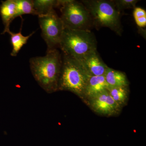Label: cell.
<instances>
[{
	"label": "cell",
	"instance_id": "cell-1",
	"mask_svg": "<svg viewBox=\"0 0 146 146\" xmlns=\"http://www.w3.org/2000/svg\"><path fill=\"white\" fill-rule=\"evenodd\" d=\"M46 53L44 56L31 58L30 67L39 86L47 93H51L58 89L62 58L57 49Z\"/></svg>",
	"mask_w": 146,
	"mask_h": 146
},
{
	"label": "cell",
	"instance_id": "cell-2",
	"mask_svg": "<svg viewBox=\"0 0 146 146\" xmlns=\"http://www.w3.org/2000/svg\"><path fill=\"white\" fill-rule=\"evenodd\" d=\"M59 47L63 54L78 60L97 50L96 39L90 31L64 28Z\"/></svg>",
	"mask_w": 146,
	"mask_h": 146
},
{
	"label": "cell",
	"instance_id": "cell-3",
	"mask_svg": "<svg viewBox=\"0 0 146 146\" xmlns=\"http://www.w3.org/2000/svg\"><path fill=\"white\" fill-rule=\"evenodd\" d=\"M82 3L89 11L93 25L110 29L118 35L121 34L120 12L112 1L85 0Z\"/></svg>",
	"mask_w": 146,
	"mask_h": 146
},
{
	"label": "cell",
	"instance_id": "cell-4",
	"mask_svg": "<svg viewBox=\"0 0 146 146\" xmlns=\"http://www.w3.org/2000/svg\"><path fill=\"white\" fill-rule=\"evenodd\" d=\"M89 76L77 60L63 54L58 89L81 96L84 93Z\"/></svg>",
	"mask_w": 146,
	"mask_h": 146
},
{
	"label": "cell",
	"instance_id": "cell-5",
	"mask_svg": "<svg viewBox=\"0 0 146 146\" xmlns=\"http://www.w3.org/2000/svg\"><path fill=\"white\" fill-rule=\"evenodd\" d=\"M60 18L64 28L71 29L90 31L93 25L89 11L80 2L60 0Z\"/></svg>",
	"mask_w": 146,
	"mask_h": 146
},
{
	"label": "cell",
	"instance_id": "cell-6",
	"mask_svg": "<svg viewBox=\"0 0 146 146\" xmlns=\"http://www.w3.org/2000/svg\"><path fill=\"white\" fill-rule=\"evenodd\" d=\"M38 16L42 38L47 45L46 52L57 49L64 29L60 17L54 9L46 15Z\"/></svg>",
	"mask_w": 146,
	"mask_h": 146
},
{
	"label": "cell",
	"instance_id": "cell-7",
	"mask_svg": "<svg viewBox=\"0 0 146 146\" xmlns=\"http://www.w3.org/2000/svg\"><path fill=\"white\" fill-rule=\"evenodd\" d=\"M76 60L89 76L104 75L108 68L100 57L97 50Z\"/></svg>",
	"mask_w": 146,
	"mask_h": 146
},
{
	"label": "cell",
	"instance_id": "cell-8",
	"mask_svg": "<svg viewBox=\"0 0 146 146\" xmlns=\"http://www.w3.org/2000/svg\"><path fill=\"white\" fill-rule=\"evenodd\" d=\"M91 106L96 112L104 115H111L118 111L119 107L106 90L91 99Z\"/></svg>",
	"mask_w": 146,
	"mask_h": 146
},
{
	"label": "cell",
	"instance_id": "cell-9",
	"mask_svg": "<svg viewBox=\"0 0 146 146\" xmlns=\"http://www.w3.org/2000/svg\"><path fill=\"white\" fill-rule=\"evenodd\" d=\"M108 89L104 75L89 76L84 94L91 99Z\"/></svg>",
	"mask_w": 146,
	"mask_h": 146
},
{
	"label": "cell",
	"instance_id": "cell-10",
	"mask_svg": "<svg viewBox=\"0 0 146 146\" xmlns=\"http://www.w3.org/2000/svg\"><path fill=\"white\" fill-rule=\"evenodd\" d=\"M16 6L15 0H7L1 1L0 5V14L5 28L1 34H5L10 31L11 23L15 19Z\"/></svg>",
	"mask_w": 146,
	"mask_h": 146
},
{
	"label": "cell",
	"instance_id": "cell-11",
	"mask_svg": "<svg viewBox=\"0 0 146 146\" xmlns=\"http://www.w3.org/2000/svg\"><path fill=\"white\" fill-rule=\"evenodd\" d=\"M104 76L108 89L128 86V82L126 76L122 72L108 67Z\"/></svg>",
	"mask_w": 146,
	"mask_h": 146
},
{
	"label": "cell",
	"instance_id": "cell-12",
	"mask_svg": "<svg viewBox=\"0 0 146 146\" xmlns=\"http://www.w3.org/2000/svg\"><path fill=\"white\" fill-rule=\"evenodd\" d=\"M23 22L21 24L20 31L17 33H14L10 31L7 33L10 35V40L12 44L13 49L11 53V55L12 56H16L18 53L21 50L24 45L27 43L28 40L33 34L35 32H33L31 33L27 36H25L22 34V29Z\"/></svg>",
	"mask_w": 146,
	"mask_h": 146
},
{
	"label": "cell",
	"instance_id": "cell-13",
	"mask_svg": "<svg viewBox=\"0 0 146 146\" xmlns=\"http://www.w3.org/2000/svg\"><path fill=\"white\" fill-rule=\"evenodd\" d=\"M33 7L36 16L46 15L58 7L60 0H34Z\"/></svg>",
	"mask_w": 146,
	"mask_h": 146
},
{
	"label": "cell",
	"instance_id": "cell-14",
	"mask_svg": "<svg viewBox=\"0 0 146 146\" xmlns=\"http://www.w3.org/2000/svg\"><path fill=\"white\" fill-rule=\"evenodd\" d=\"M16 10L15 18L25 14L36 15L31 0H15Z\"/></svg>",
	"mask_w": 146,
	"mask_h": 146
},
{
	"label": "cell",
	"instance_id": "cell-15",
	"mask_svg": "<svg viewBox=\"0 0 146 146\" xmlns=\"http://www.w3.org/2000/svg\"><path fill=\"white\" fill-rule=\"evenodd\" d=\"M127 86L113 87L108 89L110 95L119 105L124 103L127 97Z\"/></svg>",
	"mask_w": 146,
	"mask_h": 146
},
{
	"label": "cell",
	"instance_id": "cell-16",
	"mask_svg": "<svg viewBox=\"0 0 146 146\" xmlns=\"http://www.w3.org/2000/svg\"><path fill=\"white\" fill-rule=\"evenodd\" d=\"M118 11L129 9L135 8L138 0H116L112 1Z\"/></svg>",
	"mask_w": 146,
	"mask_h": 146
},
{
	"label": "cell",
	"instance_id": "cell-17",
	"mask_svg": "<svg viewBox=\"0 0 146 146\" xmlns=\"http://www.w3.org/2000/svg\"><path fill=\"white\" fill-rule=\"evenodd\" d=\"M133 15L134 19L146 16V11L141 7H135L133 11Z\"/></svg>",
	"mask_w": 146,
	"mask_h": 146
},
{
	"label": "cell",
	"instance_id": "cell-18",
	"mask_svg": "<svg viewBox=\"0 0 146 146\" xmlns=\"http://www.w3.org/2000/svg\"><path fill=\"white\" fill-rule=\"evenodd\" d=\"M135 21L137 25L139 27H145L146 26V16L140 18H135Z\"/></svg>",
	"mask_w": 146,
	"mask_h": 146
}]
</instances>
